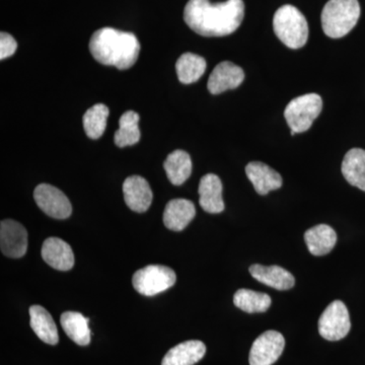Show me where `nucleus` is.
Returning <instances> with one entry per match:
<instances>
[{"instance_id":"nucleus-1","label":"nucleus","mask_w":365,"mask_h":365,"mask_svg":"<svg viewBox=\"0 0 365 365\" xmlns=\"http://www.w3.org/2000/svg\"><path fill=\"white\" fill-rule=\"evenodd\" d=\"M245 16L242 0L211 4L209 0H189L184 20L194 32L203 37H225L235 33Z\"/></svg>"},{"instance_id":"nucleus-2","label":"nucleus","mask_w":365,"mask_h":365,"mask_svg":"<svg viewBox=\"0 0 365 365\" xmlns=\"http://www.w3.org/2000/svg\"><path fill=\"white\" fill-rule=\"evenodd\" d=\"M90 51L100 63L126 71L136 63L140 43L134 34L102 28L91 36Z\"/></svg>"},{"instance_id":"nucleus-3","label":"nucleus","mask_w":365,"mask_h":365,"mask_svg":"<svg viewBox=\"0 0 365 365\" xmlns=\"http://www.w3.org/2000/svg\"><path fill=\"white\" fill-rule=\"evenodd\" d=\"M359 16V0H330L322 11V28L328 37L339 39L356 26Z\"/></svg>"},{"instance_id":"nucleus-4","label":"nucleus","mask_w":365,"mask_h":365,"mask_svg":"<svg viewBox=\"0 0 365 365\" xmlns=\"http://www.w3.org/2000/svg\"><path fill=\"white\" fill-rule=\"evenodd\" d=\"M273 29L278 39L290 49H299L307 44L309 26L304 14L294 6L287 4L277 9Z\"/></svg>"},{"instance_id":"nucleus-5","label":"nucleus","mask_w":365,"mask_h":365,"mask_svg":"<svg viewBox=\"0 0 365 365\" xmlns=\"http://www.w3.org/2000/svg\"><path fill=\"white\" fill-rule=\"evenodd\" d=\"M323 101L318 93H307L290 101L284 111L288 126L294 133H302L311 128L321 114Z\"/></svg>"},{"instance_id":"nucleus-6","label":"nucleus","mask_w":365,"mask_h":365,"mask_svg":"<svg viewBox=\"0 0 365 365\" xmlns=\"http://www.w3.org/2000/svg\"><path fill=\"white\" fill-rule=\"evenodd\" d=\"M177 281L175 271L167 266L150 265L139 269L132 278L133 287L144 297H153L174 287Z\"/></svg>"},{"instance_id":"nucleus-7","label":"nucleus","mask_w":365,"mask_h":365,"mask_svg":"<svg viewBox=\"0 0 365 365\" xmlns=\"http://www.w3.org/2000/svg\"><path fill=\"white\" fill-rule=\"evenodd\" d=\"M351 329L349 312L344 302L334 300L319 319V335L328 341H339L345 338Z\"/></svg>"},{"instance_id":"nucleus-8","label":"nucleus","mask_w":365,"mask_h":365,"mask_svg":"<svg viewBox=\"0 0 365 365\" xmlns=\"http://www.w3.org/2000/svg\"><path fill=\"white\" fill-rule=\"evenodd\" d=\"M34 199L41 210L50 217L66 220L71 215V201L63 192L49 184H40L34 191Z\"/></svg>"},{"instance_id":"nucleus-9","label":"nucleus","mask_w":365,"mask_h":365,"mask_svg":"<svg viewBox=\"0 0 365 365\" xmlns=\"http://www.w3.org/2000/svg\"><path fill=\"white\" fill-rule=\"evenodd\" d=\"M285 340L282 334L267 331L259 336L250 352V364L272 365L277 361L284 350Z\"/></svg>"},{"instance_id":"nucleus-10","label":"nucleus","mask_w":365,"mask_h":365,"mask_svg":"<svg viewBox=\"0 0 365 365\" xmlns=\"http://www.w3.org/2000/svg\"><path fill=\"white\" fill-rule=\"evenodd\" d=\"M0 248L9 258L19 259L25 256L28 250V232L20 222L4 220L0 222Z\"/></svg>"},{"instance_id":"nucleus-11","label":"nucleus","mask_w":365,"mask_h":365,"mask_svg":"<svg viewBox=\"0 0 365 365\" xmlns=\"http://www.w3.org/2000/svg\"><path fill=\"white\" fill-rule=\"evenodd\" d=\"M244 79L245 72L241 67L230 61L220 62L209 76L207 88L212 95H220L223 91L235 90Z\"/></svg>"},{"instance_id":"nucleus-12","label":"nucleus","mask_w":365,"mask_h":365,"mask_svg":"<svg viewBox=\"0 0 365 365\" xmlns=\"http://www.w3.org/2000/svg\"><path fill=\"white\" fill-rule=\"evenodd\" d=\"M123 193L125 203L135 212H145L153 202V191L150 184L140 176L127 178L123 184Z\"/></svg>"},{"instance_id":"nucleus-13","label":"nucleus","mask_w":365,"mask_h":365,"mask_svg":"<svg viewBox=\"0 0 365 365\" xmlns=\"http://www.w3.org/2000/svg\"><path fill=\"white\" fill-rule=\"evenodd\" d=\"M43 260L59 271H68L73 267L74 255L71 247L59 237H49L42 246Z\"/></svg>"},{"instance_id":"nucleus-14","label":"nucleus","mask_w":365,"mask_h":365,"mask_svg":"<svg viewBox=\"0 0 365 365\" xmlns=\"http://www.w3.org/2000/svg\"><path fill=\"white\" fill-rule=\"evenodd\" d=\"M199 203L204 211L208 213H220L225 210L222 199V182L215 174L202 177L198 188Z\"/></svg>"},{"instance_id":"nucleus-15","label":"nucleus","mask_w":365,"mask_h":365,"mask_svg":"<svg viewBox=\"0 0 365 365\" xmlns=\"http://www.w3.org/2000/svg\"><path fill=\"white\" fill-rule=\"evenodd\" d=\"M246 174L257 193L260 195H267L269 192L279 189L282 186V177L265 163H250L246 167Z\"/></svg>"},{"instance_id":"nucleus-16","label":"nucleus","mask_w":365,"mask_h":365,"mask_svg":"<svg viewBox=\"0 0 365 365\" xmlns=\"http://www.w3.org/2000/svg\"><path fill=\"white\" fill-rule=\"evenodd\" d=\"M196 209L193 202L187 199H174L167 204L163 212V223L174 232H181L195 217Z\"/></svg>"},{"instance_id":"nucleus-17","label":"nucleus","mask_w":365,"mask_h":365,"mask_svg":"<svg viewBox=\"0 0 365 365\" xmlns=\"http://www.w3.org/2000/svg\"><path fill=\"white\" fill-rule=\"evenodd\" d=\"M250 273L259 282L277 290L292 289L295 284L294 275L279 266L255 264L250 267Z\"/></svg>"},{"instance_id":"nucleus-18","label":"nucleus","mask_w":365,"mask_h":365,"mask_svg":"<svg viewBox=\"0 0 365 365\" xmlns=\"http://www.w3.org/2000/svg\"><path fill=\"white\" fill-rule=\"evenodd\" d=\"M205 353L206 346L201 341H186L173 347L163 357L162 365H194Z\"/></svg>"},{"instance_id":"nucleus-19","label":"nucleus","mask_w":365,"mask_h":365,"mask_svg":"<svg viewBox=\"0 0 365 365\" xmlns=\"http://www.w3.org/2000/svg\"><path fill=\"white\" fill-rule=\"evenodd\" d=\"M307 249L314 256H324L330 253L337 242V234L327 225H319L309 228L304 234Z\"/></svg>"},{"instance_id":"nucleus-20","label":"nucleus","mask_w":365,"mask_h":365,"mask_svg":"<svg viewBox=\"0 0 365 365\" xmlns=\"http://www.w3.org/2000/svg\"><path fill=\"white\" fill-rule=\"evenodd\" d=\"M30 317L31 328L43 342L49 345H56L59 342L58 330L47 309L41 306H32Z\"/></svg>"},{"instance_id":"nucleus-21","label":"nucleus","mask_w":365,"mask_h":365,"mask_svg":"<svg viewBox=\"0 0 365 365\" xmlns=\"http://www.w3.org/2000/svg\"><path fill=\"white\" fill-rule=\"evenodd\" d=\"M342 174L350 185L365 192V150L352 148L346 153Z\"/></svg>"},{"instance_id":"nucleus-22","label":"nucleus","mask_w":365,"mask_h":365,"mask_svg":"<svg viewBox=\"0 0 365 365\" xmlns=\"http://www.w3.org/2000/svg\"><path fill=\"white\" fill-rule=\"evenodd\" d=\"M90 319L78 312H66L61 314L60 323L66 335L79 346H86L91 342Z\"/></svg>"},{"instance_id":"nucleus-23","label":"nucleus","mask_w":365,"mask_h":365,"mask_svg":"<svg viewBox=\"0 0 365 365\" xmlns=\"http://www.w3.org/2000/svg\"><path fill=\"white\" fill-rule=\"evenodd\" d=\"M163 168L170 182L175 186H181L191 176V158L186 151L180 150L173 151L163 163Z\"/></svg>"},{"instance_id":"nucleus-24","label":"nucleus","mask_w":365,"mask_h":365,"mask_svg":"<svg viewBox=\"0 0 365 365\" xmlns=\"http://www.w3.org/2000/svg\"><path fill=\"white\" fill-rule=\"evenodd\" d=\"M206 60L193 53H185L178 59L176 71L178 78L184 85L196 83L206 71Z\"/></svg>"},{"instance_id":"nucleus-25","label":"nucleus","mask_w":365,"mask_h":365,"mask_svg":"<svg viewBox=\"0 0 365 365\" xmlns=\"http://www.w3.org/2000/svg\"><path fill=\"white\" fill-rule=\"evenodd\" d=\"M140 117L134 111H127L119 120V129L115 133L114 141L118 148L134 145L140 140L139 129Z\"/></svg>"},{"instance_id":"nucleus-26","label":"nucleus","mask_w":365,"mask_h":365,"mask_svg":"<svg viewBox=\"0 0 365 365\" xmlns=\"http://www.w3.org/2000/svg\"><path fill=\"white\" fill-rule=\"evenodd\" d=\"M271 302L268 294L245 288L237 290L234 297L235 306L249 314L264 313L270 307Z\"/></svg>"},{"instance_id":"nucleus-27","label":"nucleus","mask_w":365,"mask_h":365,"mask_svg":"<svg viewBox=\"0 0 365 365\" xmlns=\"http://www.w3.org/2000/svg\"><path fill=\"white\" fill-rule=\"evenodd\" d=\"M109 108L104 104H97L90 108L83 115V123L86 135L91 139H98L104 134L109 117Z\"/></svg>"},{"instance_id":"nucleus-28","label":"nucleus","mask_w":365,"mask_h":365,"mask_svg":"<svg viewBox=\"0 0 365 365\" xmlns=\"http://www.w3.org/2000/svg\"><path fill=\"white\" fill-rule=\"evenodd\" d=\"M18 48V43L13 36L6 32L0 34V59L4 60L13 56Z\"/></svg>"}]
</instances>
